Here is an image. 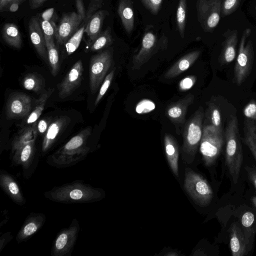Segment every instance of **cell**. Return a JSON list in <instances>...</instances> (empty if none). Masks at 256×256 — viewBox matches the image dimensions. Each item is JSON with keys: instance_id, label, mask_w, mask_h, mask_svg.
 Masks as SVG:
<instances>
[{"instance_id": "cell-1", "label": "cell", "mask_w": 256, "mask_h": 256, "mask_svg": "<svg viewBox=\"0 0 256 256\" xmlns=\"http://www.w3.org/2000/svg\"><path fill=\"white\" fill-rule=\"evenodd\" d=\"M226 164L232 178L236 184L242 165L243 155L242 146L238 128V120L236 116L229 117L224 132Z\"/></svg>"}, {"instance_id": "cell-2", "label": "cell", "mask_w": 256, "mask_h": 256, "mask_svg": "<svg viewBox=\"0 0 256 256\" xmlns=\"http://www.w3.org/2000/svg\"><path fill=\"white\" fill-rule=\"evenodd\" d=\"M44 196L50 200L62 203H86L99 200L100 191L88 184L73 182L46 192Z\"/></svg>"}, {"instance_id": "cell-3", "label": "cell", "mask_w": 256, "mask_h": 256, "mask_svg": "<svg viewBox=\"0 0 256 256\" xmlns=\"http://www.w3.org/2000/svg\"><path fill=\"white\" fill-rule=\"evenodd\" d=\"M90 134V128H86L73 136L52 156V164L68 166L84 158L90 150L86 142Z\"/></svg>"}, {"instance_id": "cell-4", "label": "cell", "mask_w": 256, "mask_h": 256, "mask_svg": "<svg viewBox=\"0 0 256 256\" xmlns=\"http://www.w3.org/2000/svg\"><path fill=\"white\" fill-rule=\"evenodd\" d=\"M250 34V28H246L240 38L234 68V80L238 86H240L246 80L252 68L254 53L252 41L248 39Z\"/></svg>"}, {"instance_id": "cell-5", "label": "cell", "mask_w": 256, "mask_h": 256, "mask_svg": "<svg viewBox=\"0 0 256 256\" xmlns=\"http://www.w3.org/2000/svg\"><path fill=\"white\" fill-rule=\"evenodd\" d=\"M224 134L212 124L204 126L200 150L206 166L213 165L220 155L225 142Z\"/></svg>"}, {"instance_id": "cell-6", "label": "cell", "mask_w": 256, "mask_h": 256, "mask_svg": "<svg viewBox=\"0 0 256 256\" xmlns=\"http://www.w3.org/2000/svg\"><path fill=\"white\" fill-rule=\"evenodd\" d=\"M184 186L187 192L198 206L204 207L212 202L214 192L206 181L202 176L192 170L186 172Z\"/></svg>"}, {"instance_id": "cell-7", "label": "cell", "mask_w": 256, "mask_h": 256, "mask_svg": "<svg viewBox=\"0 0 256 256\" xmlns=\"http://www.w3.org/2000/svg\"><path fill=\"white\" fill-rule=\"evenodd\" d=\"M204 112L201 106L186 123L183 132L184 151L194 155L201 141Z\"/></svg>"}, {"instance_id": "cell-8", "label": "cell", "mask_w": 256, "mask_h": 256, "mask_svg": "<svg viewBox=\"0 0 256 256\" xmlns=\"http://www.w3.org/2000/svg\"><path fill=\"white\" fill-rule=\"evenodd\" d=\"M222 0H197V18L206 32H212L220 20Z\"/></svg>"}, {"instance_id": "cell-9", "label": "cell", "mask_w": 256, "mask_h": 256, "mask_svg": "<svg viewBox=\"0 0 256 256\" xmlns=\"http://www.w3.org/2000/svg\"><path fill=\"white\" fill-rule=\"evenodd\" d=\"M164 36L159 40L154 32L152 25L148 24L144 30L142 40L141 47L132 58V68L140 70L151 57L158 52L160 46H162L163 42L166 40Z\"/></svg>"}, {"instance_id": "cell-10", "label": "cell", "mask_w": 256, "mask_h": 256, "mask_svg": "<svg viewBox=\"0 0 256 256\" xmlns=\"http://www.w3.org/2000/svg\"><path fill=\"white\" fill-rule=\"evenodd\" d=\"M112 51L104 50L93 56L90 65V87L92 94H94L104 80L111 66Z\"/></svg>"}, {"instance_id": "cell-11", "label": "cell", "mask_w": 256, "mask_h": 256, "mask_svg": "<svg viewBox=\"0 0 256 256\" xmlns=\"http://www.w3.org/2000/svg\"><path fill=\"white\" fill-rule=\"evenodd\" d=\"M80 229L78 221L74 220L68 228L60 232L54 242L52 255L64 256L71 252L76 240Z\"/></svg>"}, {"instance_id": "cell-12", "label": "cell", "mask_w": 256, "mask_h": 256, "mask_svg": "<svg viewBox=\"0 0 256 256\" xmlns=\"http://www.w3.org/2000/svg\"><path fill=\"white\" fill-rule=\"evenodd\" d=\"M253 241L240 224L238 222L232 224L230 229V246L232 256L247 255L252 248Z\"/></svg>"}, {"instance_id": "cell-13", "label": "cell", "mask_w": 256, "mask_h": 256, "mask_svg": "<svg viewBox=\"0 0 256 256\" xmlns=\"http://www.w3.org/2000/svg\"><path fill=\"white\" fill-rule=\"evenodd\" d=\"M31 110L32 99L29 96L23 92H14L10 95L6 103V118H24L30 113Z\"/></svg>"}, {"instance_id": "cell-14", "label": "cell", "mask_w": 256, "mask_h": 256, "mask_svg": "<svg viewBox=\"0 0 256 256\" xmlns=\"http://www.w3.org/2000/svg\"><path fill=\"white\" fill-rule=\"evenodd\" d=\"M83 72L82 62L80 60L72 66L63 80L58 84L59 98H66L80 86L82 78Z\"/></svg>"}, {"instance_id": "cell-15", "label": "cell", "mask_w": 256, "mask_h": 256, "mask_svg": "<svg viewBox=\"0 0 256 256\" xmlns=\"http://www.w3.org/2000/svg\"><path fill=\"white\" fill-rule=\"evenodd\" d=\"M82 21V18L74 12L64 14L57 26L55 36L57 43L60 45L66 44L78 30Z\"/></svg>"}, {"instance_id": "cell-16", "label": "cell", "mask_w": 256, "mask_h": 256, "mask_svg": "<svg viewBox=\"0 0 256 256\" xmlns=\"http://www.w3.org/2000/svg\"><path fill=\"white\" fill-rule=\"evenodd\" d=\"M28 33L32 43L39 56L46 62L48 55L44 34L38 18H32L28 23Z\"/></svg>"}, {"instance_id": "cell-17", "label": "cell", "mask_w": 256, "mask_h": 256, "mask_svg": "<svg viewBox=\"0 0 256 256\" xmlns=\"http://www.w3.org/2000/svg\"><path fill=\"white\" fill-rule=\"evenodd\" d=\"M224 36V40L222 43V48L218 58L219 62L222 65L230 63L236 58L238 31L237 30L228 29Z\"/></svg>"}, {"instance_id": "cell-18", "label": "cell", "mask_w": 256, "mask_h": 256, "mask_svg": "<svg viewBox=\"0 0 256 256\" xmlns=\"http://www.w3.org/2000/svg\"><path fill=\"white\" fill-rule=\"evenodd\" d=\"M194 96L189 94L178 101L169 106L166 114L170 120L176 126L183 124L188 108L194 102Z\"/></svg>"}, {"instance_id": "cell-19", "label": "cell", "mask_w": 256, "mask_h": 256, "mask_svg": "<svg viewBox=\"0 0 256 256\" xmlns=\"http://www.w3.org/2000/svg\"><path fill=\"white\" fill-rule=\"evenodd\" d=\"M70 121V119L68 116H61L50 123L42 141V152H46L50 148L60 134L66 127Z\"/></svg>"}, {"instance_id": "cell-20", "label": "cell", "mask_w": 256, "mask_h": 256, "mask_svg": "<svg viewBox=\"0 0 256 256\" xmlns=\"http://www.w3.org/2000/svg\"><path fill=\"white\" fill-rule=\"evenodd\" d=\"M46 220L42 214H31L18 232L16 240L18 242L26 240L37 232L44 225Z\"/></svg>"}, {"instance_id": "cell-21", "label": "cell", "mask_w": 256, "mask_h": 256, "mask_svg": "<svg viewBox=\"0 0 256 256\" xmlns=\"http://www.w3.org/2000/svg\"><path fill=\"white\" fill-rule=\"evenodd\" d=\"M0 186L11 199L18 204H23L26 200L20 188L13 176L4 172L0 174Z\"/></svg>"}, {"instance_id": "cell-22", "label": "cell", "mask_w": 256, "mask_h": 256, "mask_svg": "<svg viewBox=\"0 0 256 256\" xmlns=\"http://www.w3.org/2000/svg\"><path fill=\"white\" fill-rule=\"evenodd\" d=\"M200 54V50H196L184 56L165 73L164 78L170 79L176 78L186 70L194 63Z\"/></svg>"}, {"instance_id": "cell-23", "label": "cell", "mask_w": 256, "mask_h": 256, "mask_svg": "<svg viewBox=\"0 0 256 256\" xmlns=\"http://www.w3.org/2000/svg\"><path fill=\"white\" fill-rule=\"evenodd\" d=\"M118 14L126 32L131 34L134 24V14L132 0H120Z\"/></svg>"}, {"instance_id": "cell-24", "label": "cell", "mask_w": 256, "mask_h": 256, "mask_svg": "<svg viewBox=\"0 0 256 256\" xmlns=\"http://www.w3.org/2000/svg\"><path fill=\"white\" fill-rule=\"evenodd\" d=\"M35 151V140L30 142L16 150L13 154L12 163L21 165L24 170L28 169L32 164Z\"/></svg>"}, {"instance_id": "cell-25", "label": "cell", "mask_w": 256, "mask_h": 256, "mask_svg": "<svg viewBox=\"0 0 256 256\" xmlns=\"http://www.w3.org/2000/svg\"><path fill=\"white\" fill-rule=\"evenodd\" d=\"M108 14L107 10H100L90 18L84 30V32L88 37L87 45L94 40L102 32V28L104 20Z\"/></svg>"}, {"instance_id": "cell-26", "label": "cell", "mask_w": 256, "mask_h": 256, "mask_svg": "<svg viewBox=\"0 0 256 256\" xmlns=\"http://www.w3.org/2000/svg\"><path fill=\"white\" fill-rule=\"evenodd\" d=\"M164 146L169 165L176 176H178V147L174 138L171 134H166L164 136Z\"/></svg>"}, {"instance_id": "cell-27", "label": "cell", "mask_w": 256, "mask_h": 256, "mask_svg": "<svg viewBox=\"0 0 256 256\" xmlns=\"http://www.w3.org/2000/svg\"><path fill=\"white\" fill-rule=\"evenodd\" d=\"M36 122L23 128L14 136L12 142V152L14 153L16 150L24 145L34 141L37 135Z\"/></svg>"}, {"instance_id": "cell-28", "label": "cell", "mask_w": 256, "mask_h": 256, "mask_svg": "<svg viewBox=\"0 0 256 256\" xmlns=\"http://www.w3.org/2000/svg\"><path fill=\"white\" fill-rule=\"evenodd\" d=\"M54 90V88H50L43 92L35 102V105L30 113L24 118V124H32L36 122L41 115L46 104L48 98Z\"/></svg>"}, {"instance_id": "cell-29", "label": "cell", "mask_w": 256, "mask_h": 256, "mask_svg": "<svg viewBox=\"0 0 256 256\" xmlns=\"http://www.w3.org/2000/svg\"><path fill=\"white\" fill-rule=\"evenodd\" d=\"M2 34L4 41L8 44L16 48H21V34L16 24L13 23L4 24L2 30Z\"/></svg>"}, {"instance_id": "cell-30", "label": "cell", "mask_w": 256, "mask_h": 256, "mask_svg": "<svg viewBox=\"0 0 256 256\" xmlns=\"http://www.w3.org/2000/svg\"><path fill=\"white\" fill-rule=\"evenodd\" d=\"M244 142L256 160V123L247 119L244 121Z\"/></svg>"}, {"instance_id": "cell-31", "label": "cell", "mask_w": 256, "mask_h": 256, "mask_svg": "<svg viewBox=\"0 0 256 256\" xmlns=\"http://www.w3.org/2000/svg\"><path fill=\"white\" fill-rule=\"evenodd\" d=\"M45 40L51 73L53 76H56L60 69L58 52L54 44V38H45Z\"/></svg>"}, {"instance_id": "cell-32", "label": "cell", "mask_w": 256, "mask_h": 256, "mask_svg": "<svg viewBox=\"0 0 256 256\" xmlns=\"http://www.w3.org/2000/svg\"><path fill=\"white\" fill-rule=\"evenodd\" d=\"M113 39L110 27H108L92 42L87 45L88 52H94L108 46L112 44Z\"/></svg>"}, {"instance_id": "cell-33", "label": "cell", "mask_w": 256, "mask_h": 256, "mask_svg": "<svg viewBox=\"0 0 256 256\" xmlns=\"http://www.w3.org/2000/svg\"><path fill=\"white\" fill-rule=\"evenodd\" d=\"M206 120L220 132H223L221 114L217 106L214 102H210L206 112Z\"/></svg>"}, {"instance_id": "cell-34", "label": "cell", "mask_w": 256, "mask_h": 256, "mask_svg": "<svg viewBox=\"0 0 256 256\" xmlns=\"http://www.w3.org/2000/svg\"><path fill=\"white\" fill-rule=\"evenodd\" d=\"M186 13V0H179L176 10V20L178 30L182 38H184V36Z\"/></svg>"}, {"instance_id": "cell-35", "label": "cell", "mask_w": 256, "mask_h": 256, "mask_svg": "<svg viewBox=\"0 0 256 256\" xmlns=\"http://www.w3.org/2000/svg\"><path fill=\"white\" fill-rule=\"evenodd\" d=\"M86 26L83 24L66 42L65 46L68 55L72 54L78 48L84 32Z\"/></svg>"}, {"instance_id": "cell-36", "label": "cell", "mask_w": 256, "mask_h": 256, "mask_svg": "<svg viewBox=\"0 0 256 256\" xmlns=\"http://www.w3.org/2000/svg\"><path fill=\"white\" fill-rule=\"evenodd\" d=\"M255 220V216L250 212H246L244 213L241 218L240 224L248 236L252 240H254L255 233L254 228Z\"/></svg>"}, {"instance_id": "cell-37", "label": "cell", "mask_w": 256, "mask_h": 256, "mask_svg": "<svg viewBox=\"0 0 256 256\" xmlns=\"http://www.w3.org/2000/svg\"><path fill=\"white\" fill-rule=\"evenodd\" d=\"M24 88L38 92L42 88V82L36 74H30L26 75L22 82Z\"/></svg>"}, {"instance_id": "cell-38", "label": "cell", "mask_w": 256, "mask_h": 256, "mask_svg": "<svg viewBox=\"0 0 256 256\" xmlns=\"http://www.w3.org/2000/svg\"><path fill=\"white\" fill-rule=\"evenodd\" d=\"M241 0H223L221 7V17L233 14L238 8Z\"/></svg>"}, {"instance_id": "cell-39", "label": "cell", "mask_w": 256, "mask_h": 256, "mask_svg": "<svg viewBox=\"0 0 256 256\" xmlns=\"http://www.w3.org/2000/svg\"><path fill=\"white\" fill-rule=\"evenodd\" d=\"M42 30L46 38H54L56 36L57 26L54 21H48L38 18Z\"/></svg>"}, {"instance_id": "cell-40", "label": "cell", "mask_w": 256, "mask_h": 256, "mask_svg": "<svg viewBox=\"0 0 256 256\" xmlns=\"http://www.w3.org/2000/svg\"><path fill=\"white\" fill-rule=\"evenodd\" d=\"M154 102L148 99L140 100L136 106V112L138 114H146L149 113L155 109Z\"/></svg>"}, {"instance_id": "cell-41", "label": "cell", "mask_w": 256, "mask_h": 256, "mask_svg": "<svg viewBox=\"0 0 256 256\" xmlns=\"http://www.w3.org/2000/svg\"><path fill=\"white\" fill-rule=\"evenodd\" d=\"M114 74V70H112L105 77L94 102L96 106L105 94L110 87Z\"/></svg>"}, {"instance_id": "cell-42", "label": "cell", "mask_w": 256, "mask_h": 256, "mask_svg": "<svg viewBox=\"0 0 256 256\" xmlns=\"http://www.w3.org/2000/svg\"><path fill=\"white\" fill-rule=\"evenodd\" d=\"M144 7L152 14H158L163 0H140Z\"/></svg>"}, {"instance_id": "cell-43", "label": "cell", "mask_w": 256, "mask_h": 256, "mask_svg": "<svg viewBox=\"0 0 256 256\" xmlns=\"http://www.w3.org/2000/svg\"><path fill=\"white\" fill-rule=\"evenodd\" d=\"M102 5V0H91L88 10L86 11V18L84 24L86 25L92 16L100 8Z\"/></svg>"}, {"instance_id": "cell-44", "label": "cell", "mask_w": 256, "mask_h": 256, "mask_svg": "<svg viewBox=\"0 0 256 256\" xmlns=\"http://www.w3.org/2000/svg\"><path fill=\"white\" fill-rule=\"evenodd\" d=\"M243 114L246 119L256 121V102L254 100L249 102L243 110Z\"/></svg>"}, {"instance_id": "cell-45", "label": "cell", "mask_w": 256, "mask_h": 256, "mask_svg": "<svg viewBox=\"0 0 256 256\" xmlns=\"http://www.w3.org/2000/svg\"><path fill=\"white\" fill-rule=\"evenodd\" d=\"M196 80V78L194 76H190L184 78L179 83V90L181 91L190 90L194 84Z\"/></svg>"}, {"instance_id": "cell-46", "label": "cell", "mask_w": 256, "mask_h": 256, "mask_svg": "<svg viewBox=\"0 0 256 256\" xmlns=\"http://www.w3.org/2000/svg\"><path fill=\"white\" fill-rule=\"evenodd\" d=\"M48 119H40L37 124V130L39 133L45 134L50 124Z\"/></svg>"}, {"instance_id": "cell-47", "label": "cell", "mask_w": 256, "mask_h": 256, "mask_svg": "<svg viewBox=\"0 0 256 256\" xmlns=\"http://www.w3.org/2000/svg\"><path fill=\"white\" fill-rule=\"evenodd\" d=\"M75 4L77 13L82 18L84 22L86 18V11L83 0H75Z\"/></svg>"}, {"instance_id": "cell-48", "label": "cell", "mask_w": 256, "mask_h": 256, "mask_svg": "<svg viewBox=\"0 0 256 256\" xmlns=\"http://www.w3.org/2000/svg\"><path fill=\"white\" fill-rule=\"evenodd\" d=\"M54 13V8H50L44 10L40 14V18L48 21H54L53 18Z\"/></svg>"}, {"instance_id": "cell-49", "label": "cell", "mask_w": 256, "mask_h": 256, "mask_svg": "<svg viewBox=\"0 0 256 256\" xmlns=\"http://www.w3.org/2000/svg\"><path fill=\"white\" fill-rule=\"evenodd\" d=\"M248 173L250 180L256 189V170L252 168H247Z\"/></svg>"}, {"instance_id": "cell-50", "label": "cell", "mask_w": 256, "mask_h": 256, "mask_svg": "<svg viewBox=\"0 0 256 256\" xmlns=\"http://www.w3.org/2000/svg\"><path fill=\"white\" fill-rule=\"evenodd\" d=\"M46 0H30V8L35 9L42 6Z\"/></svg>"}, {"instance_id": "cell-51", "label": "cell", "mask_w": 256, "mask_h": 256, "mask_svg": "<svg viewBox=\"0 0 256 256\" xmlns=\"http://www.w3.org/2000/svg\"><path fill=\"white\" fill-rule=\"evenodd\" d=\"M18 2V0H0V10H2L12 2ZM20 3V2H19Z\"/></svg>"}, {"instance_id": "cell-52", "label": "cell", "mask_w": 256, "mask_h": 256, "mask_svg": "<svg viewBox=\"0 0 256 256\" xmlns=\"http://www.w3.org/2000/svg\"><path fill=\"white\" fill-rule=\"evenodd\" d=\"M20 3L18 2H12L9 6V10L11 12H16L18 9Z\"/></svg>"}, {"instance_id": "cell-53", "label": "cell", "mask_w": 256, "mask_h": 256, "mask_svg": "<svg viewBox=\"0 0 256 256\" xmlns=\"http://www.w3.org/2000/svg\"><path fill=\"white\" fill-rule=\"evenodd\" d=\"M251 201L252 204L256 208V196H253L251 198Z\"/></svg>"}, {"instance_id": "cell-54", "label": "cell", "mask_w": 256, "mask_h": 256, "mask_svg": "<svg viewBox=\"0 0 256 256\" xmlns=\"http://www.w3.org/2000/svg\"><path fill=\"white\" fill-rule=\"evenodd\" d=\"M24 0H18V2L20 3L21 2H23Z\"/></svg>"}, {"instance_id": "cell-55", "label": "cell", "mask_w": 256, "mask_h": 256, "mask_svg": "<svg viewBox=\"0 0 256 256\" xmlns=\"http://www.w3.org/2000/svg\"><path fill=\"white\" fill-rule=\"evenodd\" d=\"M254 10L256 11V5L254 6Z\"/></svg>"}]
</instances>
